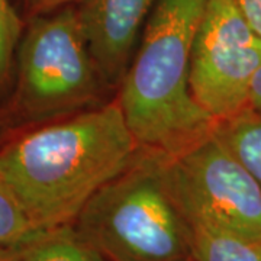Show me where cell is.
I'll return each mask as SVG.
<instances>
[{
  "instance_id": "obj_1",
  "label": "cell",
  "mask_w": 261,
  "mask_h": 261,
  "mask_svg": "<svg viewBox=\"0 0 261 261\" xmlns=\"http://www.w3.org/2000/svg\"><path fill=\"white\" fill-rule=\"evenodd\" d=\"M141 145L118 100L25 134L0 149V176L41 231L74 224Z\"/></svg>"
},
{
  "instance_id": "obj_2",
  "label": "cell",
  "mask_w": 261,
  "mask_h": 261,
  "mask_svg": "<svg viewBox=\"0 0 261 261\" xmlns=\"http://www.w3.org/2000/svg\"><path fill=\"white\" fill-rule=\"evenodd\" d=\"M207 0H157L121 82L118 103L142 148L174 157L216 122L190 92V58Z\"/></svg>"
},
{
  "instance_id": "obj_3",
  "label": "cell",
  "mask_w": 261,
  "mask_h": 261,
  "mask_svg": "<svg viewBox=\"0 0 261 261\" xmlns=\"http://www.w3.org/2000/svg\"><path fill=\"white\" fill-rule=\"evenodd\" d=\"M167 163L166 154L141 147L75 218V229L106 261L192 258V225L171 189Z\"/></svg>"
},
{
  "instance_id": "obj_4",
  "label": "cell",
  "mask_w": 261,
  "mask_h": 261,
  "mask_svg": "<svg viewBox=\"0 0 261 261\" xmlns=\"http://www.w3.org/2000/svg\"><path fill=\"white\" fill-rule=\"evenodd\" d=\"M18 109L31 119L86 111L106 86L74 6L42 13L19 42Z\"/></svg>"
},
{
  "instance_id": "obj_5",
  "label": "cell",
  "mask_w": 261,
  "mask_h": 261,
  "mask_svg": "<svg viewBox=\"0 0 261 261\" xmlns=\"http://www.w3.org/2000/svg\"><path fill=\"white\" fill-rule=\"evenodd\" d=\"M167 168L171 189L190 224L261 243V186L215 129L186 151L168 155Z\"/></svg>"
},
{
  "instance_id": "obj_6",
  "label": "cell",
  "mask_w": 261,
  "mask_h": 261,
  "mask_svg": "<svg viewBox=\"0 0 261 261\" xmlns=\"http://www.w3.org/2000/svg\"><path fill=\"white\" fill-rule=\"evenodd\" d=\"M261 37L232 0H207L190 58V92L216 123L250 106Z\"/></svg>"
},
{
  "instance_id": "obj_7",
  "label": "cell",
  "mask_w": 261,
  "mask_h": 261,
  "mask_svg": "<svg viewBox=\"0 0 261 261\" xmlns=\"http://www.w3.org/2000/svg\"><path fill=\"white\" fill-rule=\"evenodd\" d=\"M157 0H80L84 35L106 86L121 84Z\"/></svg>"
},
{
  "instance_id": "obj_8",
  "label": "cell",
  "mask_w": 261,
  "mask_h": 261,
  "mask_svg": "<svg viewBox=\"0 0 261 261\" xmlns=\"http://www.w3.org/2000/svg\"><path fill=\"white\" fill-rule=\"evenodd\" d=\"M18 251L20 261H106L73 224L44 229Z\"/></svg>"
},
{
  "instance_id": "obj_9",
  "label": "cell",
  "mask_w": 261,
  "mask_h": 261,
  "mask_svg": "<svg viewBox=\"0 0 261 261\" xmlns=\"http://www.w3.org/2000/svg\"><path fill=\"white\" fill-rule=\"evenodd\" d=\"M215 134L261 186V112L248 106L218 122Z\"/></svg>"
},
{
  "instance_id": "obj_10",
  "label": "cell",
  "mask_w": 261,
  "mask_h": 261,
  "mask_svg": "<svg viewBox=\"0 0 261 261\" xmlns=\"http://www.w3.org/2000/svg\"><path fill=\"white\" fill-rule=\"evenodd\" d=\"M192 225L195 261H261V243L211 226Z\"/></svg>"
},
{
  "instance_id": "obj_11",
  "label": "cell",
  "mask_w": 261,
  "mask_h": 261,
  "mask_svg": "<svg viewBox=\"0 0 261 261\" xmlns=\"http://www.w3.org/2000/svg\"><path fill=\"white\" fill-rule=\"evenodd\" d=\"M39 232L41 229L32 222L18 197L0 176V245L18 248Z\"/></svg>"
},
{
  "instance_id": "obj_12",
  "label": "cell",
  "mask_w": 261,
  "mask_h": 261,
  "mask_svg": "<svg viewBox=\"0 0 261 261\" xmlns=\"http://www.w3.org/2000/svg\"><path fill=\"white\" fill-rule=\"evenodd\" d=\"M22 35V22L9 0H0V89L9 79L15 51Z\"/></svg>"
},
{
  "instance_id": "obj_13",
  "label": "cell",
  "mask_w": 261,
  "mask_h": 261,
  "mask_svg": "<svg viewBox=\"0 0 261 261\" xmlns=\"http://www.w3.org/2000/svg\"><path fill=\"white\" fill-rule=\"evenodd\" d=\"M245 20L261 37V0H232Z\"/></svg>"
},
{
  "instance_id": "obj_14",
  "label": "cell",
  "mask_w": 261,
  "mask_h": 261,
  "mask_svg": "<svg viewBox=\"0 0 261 261\" xmlns=\"http://www.w3.org/2000/svg\"><path fill=\"white\" fill-rule=\"evenodd\" d=\"M74 0H28V5L38 13H47L67 6Z\"/></svg>"
},
{
  "instance_id": "obj_15",
  "label": "cell",
  "mask_w": 261,
  "mask_h": 261,
  "mask_svg": "<svg viewBox=\"0 0 261 261\" xmlns=\"http://www.w3.org/2000/svg\"><path fill=\"white\" fill-rule=\"evenodd\" d=\"M250 108L261 112V67L258 68L257 74L254 77L251 86V94H250Z\"/></svg>"
},
{
  "instance_id": "obj_16",
  "label": "cell",
  "mask_w": 261,
  "mask_h": 261,
  "mask_svg": "<svg viewBox=\"0 0 261 261\" xmlns=\"http://www.w3.org/2000/svg\"><path fill=\"white\" fill-rule=\"evenodd\" d=\"M0 261H20L18 248L0 245Z\"/></svg>"
},
{
  "instance_id": "obj_17",
  "label": "cell",
  "mask_w": 261,
  "mask_h": 261,
  "mask_svg": "<svg viewBox=\"0 0 261 261\" xmlns=\"http://www.w3.org/2000/svg\"><path fill=\"white\" fill-rule=\"evenodd\" d=\"M187 261H195V260H193V258H189V260H187Z\"/></svg>"
}]
</instances>
